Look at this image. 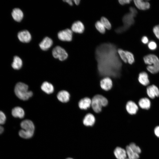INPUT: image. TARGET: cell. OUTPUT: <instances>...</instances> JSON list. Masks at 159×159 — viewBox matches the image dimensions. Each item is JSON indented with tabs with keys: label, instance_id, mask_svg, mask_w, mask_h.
<instances>
[{
	"label": "cell",
	"instance_id": "cell-37",
	"mask_svg": "<svg viewBox=\"0 0 159 159\" xmlns=\"http://www.w3.org/2000/svg\"><path fill=\"white\" fill-rule=\"evenodd\" d=\"M154 133L155 136L159 138V125L156 126L155 128Z\"/></svg>",
	"mask_w": 159,
	"mask_h": 159
},
{
	"label": "cell",
	"instance_id": "cell-8",
	"mask_svg": "<svg viewBox=\"0 0 159 159\" xmlns=\"http://www.w3.org/2000/svg\"><path fill=\"white\" fill-rule=\"evenodd\" d=\"M100 84L101 88L106 91L111 90L113 85L112 80L108 77H106L102 79L100 81Z\"/></svg>",
	"mask_w": 159,
	"mask_h": 159
},
{
	"label": "cell",
	"instance_id": "cell-42",
	"mask_svg": "<svg viewBox=\"0 0 159 159\" xmlns=\"http://www.w3.org/2000/svg\"><path fill=\"white\" fill-rule=\"evenodd\" d=\"M66 159H73L72 158H67Z\"/></svg>",
	"mask_w": 159,
	"mask_h": 159
},
{
	"label": "cell",
	"instance_id": "cell-16",
	"mask_svg": "<svg viewBox=\"0 0 159 159\" xmlns=\"http://www.w3.org/2000/svg\"><path fill=\"white\" fill-rule=\"evenodd\" d=\"M114 154L117 159H126L127 158L125 150L120 147H116L114 151Z\"/></svg>",
	"mask_w": 159,
	"mask_h": 159
},
{
	"label": "cell",
	"instance_id": "cell-26",
	"mask_svg": "<svg viewBox=\"0 0 159 159\" xmlns=\"http://www.w3.org/2000/svg\"><path fill=\"white\" fill-rule=\"evenodd\" d=\"M22 65V62L21 59L18 56H15L11 64L12 67L15 69H19L21 68Z\"/></svg>",
	"mask_w": 159,
	"mask_h": 159
},
{
	"label": "cell",
	"instance_id": "cell-43",
	"mask_svg": "<svg viewBox=\"0 0 159 159\" xmlns=\"http://www.w3.org/2000/svg\"><path fill=\"white\" fill-rule=\"evenodd\" d=\"M126 159H129V158H126Z\"/></svg>",
	"mask_w": 159,
	"mask_h": 159
},
{
	"label": "cell",
	"instance_id": "cell-31",
	"mask_svg": "<svg viewBox=\"0 0 159 159\" xmlns=\"http://www.w3.org/2000/svg\"><path fill=\"white\" fill-rule=\"evenodd\" d=\"M129 146L133 150L137 153L139 154L141 153V148L135 143H131L129 144Z\"/></svg>",
	"mask_w": 159,
	"mask_h": 159
},
{
	"label": "cell",
	"instance_id": "cell-6",
	"mask_svg": "<svg viewBox=\"0 0 159 159\" xmlns=\"http://www.w3.org/2000/svg\"><path fill=\"white\" fill-rule=\"evenodd\" d=\"M52 54L54 58H58L60 61L65 60L68 56L65 49L59 46H57L53 49Z\"/></svg>",
	"mask_w": 159,
	"mask_h": 159
},
{
	"label": "cell",
	"instance_id": "cell-17",
	"mask_svg": "<svg viewBox=\"0 0 159 159\" xmlns=\"http://www.w3.org/2000/svg\"><path fill=\"white\" fill-rule=\"evenodd\" d=\"M52 44V40L49 37H46L39 44V46L42 50L46 51L50 48Z\"/></svg>",
	"mask_w": 159,
	"mask_h": 159
},
{
	"label": "cell",
	"instance_id": "cell-40",
	"mask_svg": "<svg viewBox=\"0 0 159 159\" xmlns=\"http://www.w3.org/2000/svg\"><path fill=\"white\" fill-rule=\"evenodd\" d=\"M63 1L67 3L69 5L71 6H72L73 4L72 1L71 0H64Z\"/></svg>",
	"mask_w": 159,
	"mask_h": 159
},
{
	"label": "cell",
	"instance_id": "cell-36",
	"mask_svg": "<svg viewBox=\"0 0 159 159\" xmlns=\"http://www.w3.org/2000/svg\"><path fill=\"white\" fill-rule=\"evenodd\" d=\"M130 13L134 17L137 14V11L135 9L132 7L129 8Z\"/></svg>",
	"mask_w": 159,
	"mask_h": 159
},
{
	"label": "cell",
	"instance_id": "cell-34",
	"mask_svg": "<svg viewBox=\"0 0 159 159\" xmlns=\"http://www.w3.org/2000/svg\"><path fill=\"white\" fill-rule=\"evenodd\" d=\"M148 47L150 50H154L157 47V44L154 41H151L148 43Z\"/></svg>",
	"mask_w": 159,
	"mask_h": 159
},
{
	"label": "cell",
	"instance_id": "cell-19",
	"mask_svg": "<svg viewBox=\"0 0 159 159\" xmlns=\"http://www.w3.org/2000/svg\"><path fill=\"white\" fill-rule=\"evenodd\" d=\"M70 97L69 93L65 90H62L59 92L57 95L58 99L62 102H68L69 100Z\"/></svg>",
	"mask_w": 159,
	"mask_h": 159
},
{
	"label": "cell",
	"instance_id": "cell-10",
	"mask_svg": "<svg viewBox=\"0 0 159 159\" xmlns=\"http://www.w3.org/2000/svg\"><path fill=\"white\" fill-rule=\"evenodd\" d=\"M125 108L127 112L131 115L135 114L138 110V106L136 104L131 100L127 102Z\"/></svg>",
	"mask_w": 159,
	"mask_h": 159
},
{
	"label": "cell",
	"instance_id": "cell-24",
	"mask_svg": "<svg viewBox=\"0 0 159 159\" xmlns=\"http://www.w3.org/2000/svg\"><path fill=\"white\" fill-rule=\"evenodd\" d=\"M42 90L48 94H50L53 92L54 89L53 85L47 82H44L41 86Z\"/></svg>",
	"mask_w": 159,
	"mask_h": 159
},
{
	"label": "cell",
	"instance_id": "cell-30",
	"mask_svg": "<svg viewBox=\"0 0 159 159\" xmlns=\"http://www.w3.org/2000/svg\"><path fill=\"white\" fill-rule=\"evenodd\" d=\"M117 53L119 54L120 58L125 63L127 62L126 57L125 51L121 49H118L117 50Z\"/></svg>",
	"mask_w": 159,
	"mask_h": 159
},
{
	"label": "cell",
	"instance_id": "cell-28",
	"mask_svg": "<svg viewBox=\"0 0 159 159\" xmlns=\"http://www.w3.org/2000/svg\"><path fill=\"white\" fill-rule=\"evenodd\" d=\"M126 57L127 62L130 64H132L135 61V59L133 54L128 51H125Z\"/></svg>",
	"mask_w": 159,
	"mask_h": 159
},
{
	"label": "cell",
	"instance_id": "cell-23",
	"mask_svg": "<svg viewBox=\"0 0 159 159\" xmlns=\"http://www.w3.org/2000/svg\"><path fill=\"white\" fill-rule=\"evenodd\" d=\"M11 114L15 117L22 118L24 117L25 113L24 110L22 108L19 107H16L12 109Z\"/></svg>",
	"mask_w": 159,
	"mask_h": 159
},
{
	"label": "cell",
	"instance_id": "cell-22",
	"mask_svg": "<svg viewBox=\"0 0 159 159\" xmlns=\"http://www.w3.org/2000/svg\"><path fill=\"white\" fill-rule=\"evenodd\" d=\"M138 104L141 108L147 110L149 109L151 106L150 101L147 97H143L140 99Z\"/></svg>",
	"mask_w": 159,
	"mask_h": 159
},
{
	"label": "cell",
	"instance_id": "cell-12",
	"mask_svg": "<svg viewBox=\"0 0 159 159\" xmlns=\"http://www.w3.org/2000/svg\"><path fill=\"white\" fill-rule=\"evenodd\" d=\"M96 121L95 116L92 114L88 113L84 116L82 122L86 126H92L95 124Z\"/></svg>",
	"mask_w": 159,
	"mask_h": 159
},
{
	"label": "cell",
	"instance_id": "cell-14",
	"mask_svg": "<svg viewBox=\"0 0 159 159\" xmlns=\"http://www.w3.org/2000/svg\"><path fill=\"white\" fill-rule=\"evenodd\" d=\"M134 2L136 6L139 10H146L150 8V4L147 1L135 0Z\"/></svg>",
	"mask_w": 159,
	"mask_h": 159
},
{
	"label": "cell",
	"instance_id": "cell-20",
	"mask_svg": "<svg viewBox=\"0 0 159 159\" xmlns=\"http://www.w3.org/2000/svg\"><path fill=\"white\" fill-rule=\"evenodd\" d=\"M134 17L129 13L125 14L122 19L124 25L130 27L134 23Z\"/></svg>",
	"mask_w": 159,
	"mask_h": 159
},
{
	"label": "cell",
	"instance_id": "cell-41",
	"mask_svg": "<svg viewBox=\"0 0 159 159\" xmlns=\"http://www.w3.org/2000/svg\"><path fill=\"white\" fill-rule=\"evenodd\" d=\"M80 0H74V2L77 5H78L80 4Z\"/></svg>",
	"mask_w": 159,
	"mask_h": 159
},
{
	"label": "cell",
	"instance_id": "cell-9",
	"mask_svg": "<svg viewBox=\"0 0 159 159\" xmlns=\"http://www.w3.org/2000/svg\"><path fill=\"white\" fill-rule=\"evenodd\" d=\"M146 92L148 96L151 99L159 97V89L154 85L148 86L146 89Z\"/></svg>",
	"mask_w": 159,
	"mask_h": 159
},
{
	"label": "cell",
	"instance_id": "cell-39",
	"mask_svg": "<svg viewBox=\"0 0 159 159\" xmlns=\"http://www.w3.org/2000/svg\"><path fill=\"white\" fill-rule=\"evenodd\" d=\"M148 38L146 36H144L141 39V41L144 44H147L148 43Z\"/></svg>",
	"mask_w": 159,
	"mask_h": 159
},
{
	"label": "cell",
	"instance_id": "cell-4",
	"mask_svg": "<svg viewBox=\"0 0 159 159\" xmlns=\"http://www.w3.org/2000/svg\"><path fill=\"white\" fill-rule=\"evenodd\" d=\"M20 126L22 128L19 132V135L20 137L27 139L32 137L34 133V126L31 120H24L21 122Z\"/></svg>",
	"mask_w": 159,
	"mask_h": 159
},
{
	"label": "cell",
	"instance_id": "cell-27",
	"mask_svg": "<svg viewBox=\"0 0 159 159\" xmlns=\"http://www.w3.org/2000/svg\"><path fill=\"white\" fill-rule=\"evenodd\" d=\"M97 29L101 33L103 34L105 32V27L100 21H97L95 24Z\"/></svg>",
	"mask_w": 159,
	"mask_h": 159
},
{
	"label": "cell",
	"instance_id": "cell-25",
	"mask_svg": "<svg viewBox=\"0 0 159 159\" xmlns=\"http://www.w3.org/2000/svg\"><path fill=\"white\" fill-rule=\"evenodd\" d=\"M125 150L128 158L130 159H139V154L133 150L129 145L126 146Z\"/></svg>",
	"mask_w": 159,
	"mask_h": 159
},
{
	"label": "cell",
	"instance_id": "cell-5",
	"mask_svg": "<svg viewBox=\"0 0 159 159\" xmlns=\"http://www.w3.org/2000/svg\"><path fill=\"white\" fill-rule=\"evenodd\" d=\"M28 85L21 82L17 83L14 87V91L16 96L19 99L26 100L28 99L33 95L31 91L28 90Z\"/></svg>",
	"mask_w": 159,
	"mask_h": 159
},
{
	"label": "cell",
	"instance_id": "cell-29",
	"mask_svg": "<svg viewBox=\"0 0 159 159\" xmlns=\"http://www.w3.org/2000/svg\"><path fill=\"white\" fill-rule=\"evenodd\" d=\"M100 21L107 29L110 30L111 28V25L108 19L105 17H102Z\"/></svg>",
	"mask_w": 159,
	"mask_h": 159
},
{
	"label": "cell",
	"instance_id": "cell-1",
	"mask_svg": "<svg viewBox=\"0 0 159 159\" xmlns=\"http://www.w3.org/2000/svg\"><path fill=\"white\" fill-rule=\"evenodd\" d=\"M95 55L100 73H105L107 77V73L109 76V73L120 71L122 64L114 44L105 43L100 44L96 49Z\"/></svg>",
	"mask_w": 159,
	"mask_h": 159
},
{
	"label": "cell",
	"instance_id": "cell-3",
	"mask_svg": "<svg viewBox=\"0 0 159 159\" xmlns=\"http://www.w3.org/2000/svg\"><path fill=\"white\" fill-rule=\"evenodd\" d=\"M108 101L106 97L99 94L95 95L91 99V106L93 111L96 113H99L102 110L103 107L108 104Z\"/></svg>",
	"mask_w": 159,
	"mask_h": 159
},
{
	"label": "cell",
	"instance_id": "cell-38",
	"mask_svg": "<svg viewBox=\"0 0 159 159\" xmlns=\"http://www.w3.org/2000/svg\"><path fill=\"white\" fill-rule=\"evenodd\" d=\"M130 0H120L118 1L119 3L122 5H124L125 4H128L131 1Z\"/></svg>",
	"mask_w": 159,
	"mask_h": 159
},
{
	"label": "cell",
	"instance_id": "cell-13",
	"mask_svg": "<svg viewBox=\"0 0 159 159\" xmlns=\"http://www.w3.org/2000/svg\"><path fill=\"white\" fill-rule=\"evenodd\" d=\"M91 99L88 97L81 99L79 102L78 106L82 110H87L91 106Z\"/></svg>",
	"mask_w": 159,
	"mask_h": 159
},
{
	"label": "cell",
	"instance_id": "cell-21",
	"mask_svg": "<svg viewBox=\"0 0 159 159\" xmlns=\"http://www.w3.org/2000/svg\"><path fill=\"white\" fill-rule=\"evenodd\" d=\"M13 19L17 22L20 21L23 17V14L21 10L18 8L14 9L11 13Z\"/></svg>",
	"mask_w": 159,
	"mask_h": 159
},
{
	"label": "cell",
	"instance_id": "cell-2",
	"mask_svg": "<svg viewBox=\"0 0 159 159\" xmlns=\"http://www.w3.org/2000/svg\"><path fill=\"white\" fill-rule=\"evenodd\" d=\"M145 63L147 66V70L152 74H155L159 72V59L155 55L148 54L143 57Z\"/></svg>",
	"mask_w": 159,
	"mask_h": 159
},
{
	"label": "cell",
	"instance_id": "cell-15",
	"mask_svg": "<svg viewBox=\"0 0 159 159\" xmlns=\"http://www.w3.org/2000/svg\"><path fill=\"white\" fill-rule=\"evenodd\" d=\"M71 29L72 31L81 34L85 30V26L83 23L80 21L74 22L72 25Z\"/></svg>",
	"mask_w": 159,
	"mask_h": 159
},
{
	"label": "cell",
	"instance_id": "cell-18",
	"mask_svg": "<svg viewBox=\"0 0 159 159\" xmlns=\"http://www.w3.org/2000/svg\"><path fill=\"white\" fill-rule=\"evenodd\" d=\"M138 80L140 83L143 85L146 86L148 85L150 81L148 74L145 72H142L139 74Z\"/></svg>",
	"mask_w": 159,
	"mask_h": 159
},
{
	"label": "cell",
	"instance_id": "cell-33",
	"mask_svg": "<svg viewBox=\"0 0 159 159\" xmlns=\"http://www.w3.org/2000/svg\"><path fill=\"white\" fill-rule=\"evenodd\" d=\"M6 117L2 111L0 110V125L4 124L6 121Z\"/></svg>",
	"mask_w": 159,
	"mask_h": 159
},
{
	"label": "cell",
	"instance_id": "cell-32",
	"mask_svg": "<svg viewBox=\"0 0 159 159\" xmlns=\"http://www.w3.org/2000/svg\"><path fill=\"white\" fill-rule=\"evenodd\" d=\"M130 27L123 25L119 26L116 28L115 30L116 32L118 34H121L127 30Z\"/></svg>",
	"mask_w": 159,
	"mask_h": 159
},
{
	"label": "cell",
	"instance_id": "cell-7",
	"mask_svg": "<svg viewBox=\"0 0 159 159\" xmlns=\"http://www.w3.org/2000/svg\"><path fill=\"white\" fill-rule=\"evenodd\" d=\"M72 34L71 30L67 29L59 32L58 34V37L61 41L69 42L72 39Z\"/></svg>",
	"mask_w": 159,
	"mask_h": 159
},
{
	"label": "cell",
	"instance_id": "cell-11",
	"mask_svg": "<svg viewBox=\"0 0 159 159\" xmlns=\"http://www.w3.org/2000/svg\"><path fill=\"white\" fill-rule=\"evenodd\" d=\"M17 36L19 40L21 42L24 43H28L31 39V36L30 33L26 30L19 32Z\"/></svg>",
	"mask_w": 159,
	"mask_h": 159
},
{
	"label": "cell",
	"instance_id": "cell-35",
	"mask_svg": "<svg viewBox=\"0 0 159 159\" xmlns=\"http://www.w3.org/2000/svg\"><path fill=\"white\" fill-rule=\"evenodd\" d=\"M153 32L156 37L159 39V24L154 27L153 28Z\"/></svg>",
	"mask_w": 159,
	"mask_h": 159
}]
</instances>
